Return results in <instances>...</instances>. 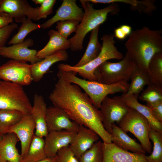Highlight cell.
I'll list each match as a JSON object with an SVG mask.
<instances>
[{
  "instance_id": "cell-1",
  "label": "cell",
  "mask_w": 162,
  "mask_h": 162,
  "mask_svg": "<svg viewBox=\"0 0 162 162\" xmlns=\"http://www.w3.org/2000/svg\"><path fill=\"white\" fill-rule=\"evenodd\" d=\"M49 98L53 106L64 110L72 121L95 132L103 142H112L111 135L104 128L100 111L80 88L58 77Z\"/></svg>"
},
{
  "instance_id": "cell-2",
  "label": "cell",
  "mask_w": 162,
  "mask_h": 162,
  "mask_svg": "<svg viewBox=\"0 0 162 162\" xmlns=\"http://www.w3.org/2000/svg\"><path fill=\"white\" fill-rule=\"evenodd\" d=\"M125 46L132 61L147 71L152 57L156 53L162 52L161 33L144 27L131 32Z\"/></svg>"
},
{
  "instance_id": "cell-3",
  "label": "cell",
  "mask_w": 162,
  "mask_h": 162,
  "mask_svg": "<svg viewBox=\"0 0 162 162\" xmlns=\"http://www.w3.org/2000/svg\"><path fill=\"white\" fill-rule=\"evenodd\" d=\"M76 74L72 71L58 70L57 76L70 83L76 85L82 89L94 105L98 109H100L103 100L108 94L119 92L124 94L129 88V83L127 81L112 84H104L80 78L76 76Z\"/></svg>"
},
{
  "instance_id": "cell-4",
  "label": "cell",
  "mask_w": 162,
  "mask_h": 162,
  "mask_svg": "<svg viewBox=\"0 0 162 162\" xmlns=\"http://www.w3.org/2000/svg\"><path fill=\"white\" fill-rule=\"evenodd\" d=\"M84 10L83 18L78 25L75 35L69 39L71 50L77 52L83 48V43L87 34L103 23L109 13H115L117 10L116 3L106 7L95 9L92 3L88 0L80 1Z\"/></svg>"
},
{
  "instance_id": "cell-5",
  "label": "cell",
  "mask_w": 162,
  "mask_h": 162,
  "mask_svg": "<svg viewBox=\"0 0 162 162\" xmlns=\"http://www.w3.org/2000/svg\"><path fill=\"white\" fill-rule=\"evenodd\" d=\"M114 35L105 34L102 37V49L98 56L95 59L82 66L76 67L67 64H58L59 70L72 71L78 74L84 79L96 81L94 72L95 69L104 62L111 59H122L123 54L118 50L115 46Z\"/></svg>"
},
{
  "instance_id": "cell-6",
  "label": "cell",
  "mask_w": 162,
  "mask_h": 162,
  "mask_svg": "<svg viewBox=\"0 0 162 162\" xmlns=\"http://www.w3.org/2000/svg\"><path fill=\"white\" fill-rule=\"evenodd\" d=\"M136 64L126 52L120 61L112 62L105 61L95 70L96 81L106 84H112L130 80Z\"/></svg>"
},
{
  "instance_id": "cell-7",
  "label": "cell",
  "mask_w": 162,
  "mask_h": 162,
  "mask_svg": "<svg viewBox=\"0 0 162 162\" xmlns=\"http://www.w3.org/2000/svg\"><path fill=\"white\" fill-rule=\"evenodd\" d=\"M32 106L22 86L0 80V110H16L30 114Z\"/></svg>"
},
{
  "instance_id": "cell-8",
  "label": "cell",
  "mask_w": 162,
  "mask_h": 162,
  "mask_svg": "<svg viewBox=\"0 0 162 162\" xmlns=\"http://www.w3.org/2000/svg\"><path fill=\"white\" fill-rule=\"evenodd\" d=\"M124 132H130L139 141L146 152L151 153L152 146L148 136L151 128L146 119L137 111L130 108L117 123Z\"/></svg>"
},
{
  "instance_id": "cell-9",
  "label": "cell",
  "mask_w": 162,
  "mask_h": 162,
  "mask_svg": "<svg viewBox=\"0 0 162 162\" xmlns=\"http://www.w3.org/2000/svg\"><path fill=\"white\" fill-rule=\"evenodd\" d=\"M100 110L102 116V123L106 130L110 134L112 126L118 123L130 108L124 100L122 95L112 98L106 96L102 101Z\"/></svg>"
},
{
  "instance_id": "cell-10",
  "label": "cell",
  "mask_w": 162,
  "mask_h": 162,
  "mask_svg": "<svg viewBox=\"0 0 162 162\" xmlns=\"http://www.w3.org/2000/svg\"><path fill=\"white\" fill-rule=\"evenodd\" d=\"M31 66L26 62L10 60L0 66V80L22 86L29 85L33 81Z\"/></svg>"
},
{
  "instance_id": "cell-11",
  "label": "cell",
  "mask_w": 162,
  "mask_h": 162,
  "mask_svg": "<svg viewBox=\"0 0 162 162\" xmlns=\"http://www.w3.org/2000/svg\"><path fill=\"white\" fill-rule=\"evenodd\" d=\"M39 7L34 8L26 0H2L0 12L9 14L16 22H21L27 18L38 20Z\"/></svg>"
},
{
  "instance_id": "cell-12",
  "label": "cell",
  "mask_w": 162,
  "mask_h": 162,
  "mask_svg": "<svg viewBox=\"0 0 162 162\" xmlns=\"http://www.w3.org/2000/svg\"><path fill=\"white\" fill-rule=\"evenodd\" d=\"M34 44L32 39L28 38L22 42L10 46H4L0 49V56L17 61L29 62L34 64L41 59L37 57L38 52L35 50L28 48Z\"/></svg>"
},
{
  "instance_id": "cell-13",
  "label": "cell",
  "mask_w": 162,
  "mask_h": 162,
  "mask_svg": "<svg viewBox=\"0 0 162 162\" xmlns=\"http://www.w3.org/2000/svg\"><path fill=\"white\" fill-rule=\"evenodd\" d=\"M46 122L48 132L64 130L77 132L79 127L64 110L54 106L47 108Z\"/></svg>"
},
{
  "instance_id": "cell-14",
  "label": "cell",
  "mask_w": 162,
  "mask_h": 162,
  "mask_svg": "<svg viewBox=\"0 0 162 162\" xmlns=\"http://www.w3.org/2000/svg\"><path fill=\"white\" fill-rule=\"evenodd\" d=\"M35 122L30 114L23 115L21 119L10 130L20 142L21 160L25 156L34 134Z\"/></svg>"
},
{
  "instance_id": "cell-15",
  "label": "cell",
  "mask_w": 162,
  "mask_h": 162,
  "mask_svg": "<svg viewBox=\"0 0 162 162\" xmlns=\"http://www.w3.org/2000/svg\"><path fill=\"white\" fill-rule=\"evenodd\" d=\"M84 13L76 4L75 0H64L56 14L40 25V28H48L56 22L67 20H76L80 22Z\"/></svg>"
},
{
  "instance_id": "cell-16",
  "label": "cell",
  "mask_w": 162,
  "mask_h": 162,
  "mask_svg": "<svg viewBox=\"0 0 162 162\" xmlns=\"http://www.w3.org/2000/svg\"><path fill=\"white\" fill-rule=\"evenodd\" d=\"M76 133L65 130L48 132L44 140L46 157L56 156L58 150L70 145Z\"/></svg>"
},
{
  "instance_id": "cell-17",
  "label": "cell",
  "mask_w": 162,
  "mask_h": 162,
  "mask_svg": "<svg viewBox=\"0 0 162 162\" xmlns=\"http://www.w3.org/2000/svg\"><path fill=\"white\" fill-rule=\"evenodd\" d=\"M102 162H147L145 154H137L124 150L112 142H103Z\"/></svg>"
},
{
  "instance_id": "cell-18",
  "label": "cell",
  "mask_w": 162,
  "mask_h": 162,
  "mask_svg": "<svg viewBox=\"0 0 162 162\" xmlns=\"http://www.w3.org/2000/svg\"><path fill=\"white\" fill-rule=\"evenodd\" d=\"M99 138V136L93 130L79 125L76 134L69 146L79 160L82 155L98 141Z\"/></svg>"
},
{
  "instance_id": "cell-19",
  "label": "cell",
  "mask_w": 162,
  "mask_h": 162,
  "mask_svg": "<svg viewBox=\"0 0 162 162\" xmlns=\"http://www.w3.org/2000/svg\"><path fill=\"white\" fill-rule=\"evenodd\" d=\"M47 108L43 97L35 94L30 114L35 123L34 134L36 136L45 137L48 133L46 122Z\"/></svg>"
},
{
  "instance_id": "cell-20",
  "label": "cell",
  "mask_w": 162,
  "mask_h": 162,
  "mask_svg": "<svg viewBox=\"0 0 162 162\" xmlns=\"http://www.w3.org/2000/svg\"><path fill=\"white\" fill-rule=\"evenodd\" d=\"M68 58V55L66 50H61L46 57L34 64H31L33 81L36 82L40 81L53 64L59 61H66Z\"/></svg>"
},
{
  "instance_id": "cell-21",
  "label": "cell",
  "mask_w": 162,
  "mask_h": 162,
  "mask_svg": "<svg viewBox=\"0 0 162 162\" xmlns=\"http://www.w3.org/2000/svg\"><path fill=\"white\" fill-rule=\"evenodd\" d=\"M19 141L12 133L2 135L0 141V160L1 162H20V154L16 147Z\"/></svg>"
},
{
  "instance_id": "cell-22",
  "label": "cell",
  "mask_w": 162,
  "mask_h": 162,
  "mask_svg": "<svg viewBox=\"0 0 162 162\" xmlns=\"http://www.w3.org/2000/svg\"><path fill=\"white\" fill-rule=\"evenodd\" d=\"M111 135L112 142L120 148L137 154H145L146 153L140 144L130 137L115 124L112 125Z\"/></svg>"
},
{
  "instance_id": "cell-23",
  "label": "cell",
  "mask_w": 162,
  "mask_h": 162,
  "mask_svg": "<svg viewBox=\"0 0 162 162\" xmlns=\"http://www.w3.org/2000/svg\"><path fill=\"white\" fill-rule=\"evenodd\" d=\"M49 40L46 45L38 51L37 57L42 59L46 57L61 50H66L70 48L69 39L65 38L56 31L51 29L48 33Z\"/></svg>"
},
{
  "instance_id": "cell-24",
  "label": "cell",
  "mask_w": 162,
  "mask_h": 162,
  "mask_svg": "<svg viewBox=\"0 0 162 162\" xmlns=\"http://www.w3.org/2000/svg\"><path fill=\"white\" fill-rule=\"evenodd\" d=\"M139 94H122V96L128 106L134 110L148 120L151 127L162 133V122L158 121L153 116L149 108L146 105L140 104L138 101Z\"/></svg>"
},
{
  "instance_id": "cell-25",
  "label": "cell",
  "mask_w": 162,
  "mask_h": 162,
  "mask_svg": "<svg viewBox=\"0 0 162 162\" xmlns=\"http://www.w3.org/2000/svg\"><path fill=\"white\" fill-rule=\"evenodd\" d=\"M130 80L128 90L125 94H139L146 85L152 83L147 71L136 65L132 73Z\"/></svg>"
},
{
  "instance_id": "cell-26",
  "label": "cell",
  "mask_w": 162,
  "mask_h": 162,
  "mask_svg": "<svg viewBox=\"0 0 162 162\" xmlns=\"http://www.w3.org/2000/svg\"><path fill=\"white\" fill-rule=\"evenodd\" d=\"M99 26L92 31L89 41L84 54L78 62L74 66L79 67L85 65L96 58L100 54L102 46L98 39Z\"/></svg>"
},
{
  "instance_id": "cell-27",
  "label": "cell",
  "mask_w": 162,
  "mask_h": 162,
  "mask_svg": "<svg viewBox=\"0 0 162 162\" xmlns=\"http://www.w3.org/2000/svg\"><path fill=\"white\" fill-rule=\"evenodd\" d=\"M46 157L44 139L34 134L27 153L20 162H37Z\"/></svg>"
},
{
  "instance_id": "cell-28",
  "label": "cell",
  "mask_w": 162,
  "mask_h": 162,
  "mask_svg": "<svg viewBox=\"0 0 162 162\" xmlns=\"http://www.w3.org/2000/svg\"><path fill=\"white\" fill-rule=\"evenodd\" d=\"M23 115L20 111L16 110H0V135L9 133L12 127L17 123Z\"/></svg>"
},
{
  "instance_id": "cell-29",
  "label": "cell",
  "mask_w": 162,
  "mask_h": 162,
  "mask_svg": "<svg viewBox=\"0 0 162 162\" xmlns=\"http://www.w3.org/2000/svg\"><path fill=\"white\" fill-rule=\"evenodd\" d=\"M147 71L152 83L162 86V52L156 53L152 57Z\"/></svg>"
},
{
  "instance_id": "cell-30",
  "label": "cell",
  "mask_w": 162,
  "mask_h": 162,
  "mask_svg": "<svg viewBox=\"0 0 162 162\" xmlns=\"http://www.w3.org/2000/svg\"><path fill=\"white\" fill-rule=\"evenodd\" d=\"M148 136L153 143L151 154L146 155L147 162H162V133L150 128Z\"/></svg>"
},
{
  "instance_id": "cell-31",
  "label": "cell",
  "mask_w": 162,
  "mask_h": 162,
  "mask_svg": "<svg viewBox=\"0 0 162 162\" xmlns=\"http://www.w3.org/2000/svg\"><path fill=\"white\" fill-rule=\"evenodd\" d=\"M40 28V25L33 23L32 20L25 18L21 22L17 33L9 41V44L21 43L24 40L26 36L31 32Z\"/></svg>"
},
{
  "instance_id": "cell-32",
  "label": "cell",
  "mask_w": 162,
  "mask_h": 162,
  "mask_svg": "<svg viewBox=\"0 0 162 162\" xmlns=\"http://www.w3.org/2000/svg\"><path fill=\"white\" fill-rule=\"evenodd\" d=\"M103 142L98 141L80 157L79 162H102Z\"/></svg>"
},
{
  "instance_id": "cell-33",
  "label": "cell",
  "mask_w": 162,
  "mask_h": 162,
  "mask_svg": "<svg viewBox=\"0 0 162 162\" xmlns=\"http://www.w3.org/2000/svg\"><path fill=\"white\" fill-rule=\"evenodd\" d=\"M138 99L146 103H152L162 100V86L151 84L143 89Z\"/></svg>"
},
{
  "instance_id": "cell-34",
  "label": "cell",
  "mask_w": 162,
  "mask_h": 162,
  "mask_svg": "<svg viewBox=\"0 0 162 162\" xmlns=\"http://www.w3.org/2000/svg\"><path fill=\"white\" fill-rule=\"evenodd\" d=\"M80 22L76 20H67L57 22V31L63 37L67 39L73 32H76Z\"/></svg>"
},
{
  "instance_id": "cell-35",
  "label": "cell",
  "mask_w": 162,
  "mask_h": 162,
  "mask_svg": "<svg viewBox=\"0 0 162 162\" xmlns=\"http://www.w3.org/2000/svg\"><path fill=\"white\" fill-rule=\"evenodd\" d=\"M56 156L58 162H79L69 146L58 150Z\"/></svg>"
},
{
  "instance_id": "cell-36",
  "label": "cell",
  "mask_w": 162,
  "mask_h": 162,
  "mask_svg": "<svg viewBox=\"0 0 162 162\" xmlns=\"http://www.w3.org/2000/svg\"><path fill=\"white\" fill-rule=\"evenodd\" d=\"M56 2L55 0H44L39 7L38 20L42 18H46L48 15L52 13L53 8Z\"/></svg>"
},
{
  "instance_id": "cell-37",
  "label": "cell",
  "mask_w": 162,
  "mask_h": 162,
  "mask_svg": "<svg viewBox=\"0 0 162 162\" xmlns=\"http://www.w3.org/2000/svg\"><path fill=\"white\" fill-rule=\"evenodd\" d=\"M17 27V25L15 22H13L0 28V49L4 46L11 34Z\"/></svg>"
},
{
  "instance_id": "cell-38",
  "label": "cell",
  "mask_w": 162,
  "mask_h": 162,
  "mask_svg": "<svg viewBox=\"0 0 162 162\" xmlns=\"http://www.w3.org/2000/svg\"><path fill=\"white\" fill-rule=\"evenodd\" d=\"M146 103V105L149 108L154 117L162 122V100Z\"/></svg>"
},
{
  "instance_id": "cell-39",
  "label": "cell",
  "mask_w": 162,
  "mask_h": 162,
  "mask_svg": "<svg viewBox=\"0 0 162 162\" xmlns=\"http://www.w3.org/2000/svg\"><path fill=\"white\" fill-rule=\"evenodd\" d=\"M14 19L8 14L0 12V28L13 22Z\"/></svg>"
},
{
  "instance_id": "cell-40",
  "label": "cell",
  "mask_w": 162,
  "mask_h": 162,
  "mask_svg": "<svg viewBox=\"0 0 162 162\" xmlns=\"http://www.w3.org/2000/svg\"><path fill=\"white\" fill-rule=\"evenodd\" d=\"M114 36L121 40L124 39L126 36L120 27L115 30Z\"/></svg>"
},
{
  "instance_id": "cell-41",
  "label": "cell",
  "mask_w": 162,
  "mask_h": 162,
  "mask_svg": "<svg viewBox=\"0 0 162 162\" xmlns=\"http://www.w3.org/2000/svg\"><path fill=\"white\" fill-rule=\"evenodd\" d=\"M120 27L126 36L130 35L132 32L131 27L129 26L122 25Z\"/></svg>"
},
{
  "instance_id": "cell-42",
  "label": "cell",
  "mask_w": 162,
  "mask_h": 162,
  "mask_svg": "<svg viewBox=\"0 0 162 162\" xmlns=\"http://www.w3.org/2000/svg\"><path fill=\"white\" fill-rule=\"evenodd\" d=\"M37 162H58L57 156L54 157H46Z\"/></svg>"
},
{
  "instance_id": "cell-43",
  "label": "cell",
  "mask_w": 162,
  "mask_h": 162,
  "mask_svg": "<svg viewBox=\"0 0 162 162\" xmlns=\"http://www.w3.org/2000/svg\"><path fill=\"white\" fill-rule=\"evenodd\" d=\"M44 0H33L32 1L36 4H41L44 2Z\"/></svg>"
},
{
  "instance_id": "cell-44",
  "label": "cell",
  "mask_w": 162,
  "mask_h": 162,
  "mask_svg": "<svg viewBox=\"0 0 162 162\" xmlns=\"http://www.w3.org/2000/svg\"><path fill=\"white\" fill-rule=\"evenodd\" d=\"M2 135H0V140H1V139L2 138Z\"/></svg>"
},
{
  "instance_id": "cell-45",
  "label": "cell",
  "mask_w": 162,
  "mask_h": 162,
  "mask_svg": "<svg viewBox=\"0 0 162 162\" xmlns=\"http://www.w3.org/2000/svg\"><path fill=\"white\" fill-rule=\"evenodd\" d=\"M2 0H0V3H1V2H2Z\"/></svg>"
},
{
  "instance_id": "cell-46",
  "label": "cell",
  "mask_w": 162,
  "mask_h": 162,
  "mask_svg": "<svg viewBox=\"0 0 162 162\" xmlns=\"http://www.w3.org/2000/svg\"><path fill=\"white\" fill-rule=\"evenodd\" d=\"M0 162H1L0 161Z\"/></svg>"
},
{
  "instance_id": "cell-47",
  "label": "cell",
  "mask_w": 162,
  "mask_h": 162,
  "mask_svg": "<svg viewBox=\"0 0 162 162\" xmlns=\"http://www.w3.org/2000/svg\"></svg>"
}]
</instances>
